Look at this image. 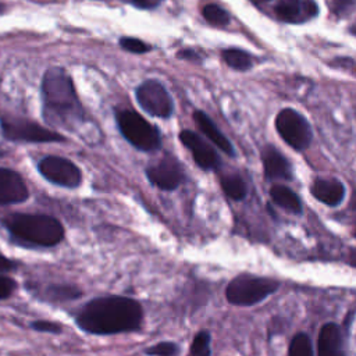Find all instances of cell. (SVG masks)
Returning <instances> with one entry per match:
<instances>
[{"label":"cell","instance_id":"obj_1","mask_svg":"<svg viewBox=\"0 0 356 356\" xmlns=\"http://www.w3.org/2000/svg\"><path fill=\"white\" fill-rule=\"evenodd\" d=\"M143 310L139 302L127 296H100L89 300L76 314L78 327L93 335H111L139 330Z\"/></svg>","mask_w":356,"mask_h":356},{"label":"cell","instance_id":"obj_2","mask_svg":"<svg viewBox=\"0 0 356 356\" xmlns=\"http://www.w3.org/2000/svg\"><path fill=\"white\" fill-rule=\"evenodd\" d=\"M42 114L57 128L75 129L83 121V108L70 75L58 67L49 68L42 81Z\"/></svg>","mask_w":356,"mask_h":356},{"label":"cell","instance_id":"obj_3","mask_svg":"<svg viewBox=\"0 0 356 356\" xmlns=\"http://www.w3.org/2000/svg\"><path fill=\"white\" fill-rule=\"evenodd\" d=\"M1 224L14 241L28 248H51L64 238L63 224L51 216L13 213Z\"/></svg>","mask_w":356,"mask_h":356},{"label":"cell","instance_id":"obj_4","mask_svg":"<svg viewBox=\"0 0 356 356\" xmlns=\"http://www.w3.org/2000/svg\"><path fill=\"white\" fill-rule=\"evenodd\" d=\"M280 282L266 277L241 274L235 277L225 288V298L229 303L238 306H252L274 293Z\"/></svg>","mask_w":356,"mask_h":356},{"label":"cell","instance_id":"obj_5","mask_svg":"<svg viewBox=\"0 0 356 356\" xmlns=\"http://www.w3.org/2000/svg\"><path fill=\"white\" fill-rule=\"evenodd\" d=\"M117 125L122 136L138 150L153 152L161 145L159 129L132 110L117 113Z\"/></svg>","mask_w":356,"mask_h":356},{"label":"cell","instance_id":"obj_6","mask_svg":"<svg viewBox=\"0 0 356 356\" xmlns=\"http://www.w3.org/2000/svg\"><path fill=\"white\" fill-rule=\"evenodd\" d=\"M275 128L280 136L295 150L309 147L313 132L307 120L293 108H284L275 117Z\"/></svg>","mask_w":356,"mask_h":356},{"label":"cell","instance_id":"obj_7","mask_svg":"<svg viewBox=\"0 0 356 356\" xmlns=\"http://www.w3.org/2000/svg\"><path fill=\"white\" fill-rule=\"evenodd\" d=\"M3 135L8 140L14 142H31V143H44V142H63L64 136L50 131L33 121L25 118H4L1 120Z\"/></svg>","mask_w":356,"mask_h":356},{"label":"cell","instance_id":"obj_8","mask_svg":"<svg viewBox=\"0 0 356 356\" xmlns=\"http://www.w3.org/2000/svg\"><path fill=\"white\" fill-rule=\"evenodd\" d=\"M135 96L142 110L153 117L168 118L174 111V103L170 93L164 85L157 81L149 79L140 83L136 88Z\"/></svg>","mask_w":356,"mask_h":356},{"label":"cell","instance_id":"obj_9","mask_svg":"<svg viewBox=\"0 0 356 356\" xmlns=\"http://www.w3.org/2000/svg\"><path fill=\"white\" fill-rule=\"evenodd\" d=\"M38 170L44 179L58 186L78 188L82 182L79 167L65 157L46 156L39 161Z\"/></svg>","mask_w":356,"mask_h":356},{"label":"cell","instance_id":"obj_10","mask_svg":"<svg viewBox=\"0 0 356 356\" xmlns=\"http://www.w3.org/2000/svg\"><path fill=\"white\" fill-rule=\"evenodd\" d=\"M146 177L154 186L163 191H172L184 182L185 170L174 156L165 154L147 165Z\"/></svg>","mask_w":356,"mask_h":356},{"label":"cell","instance_id":"obj_11","mask_svg":"<svg viewBox=\"0 0 356 356\" xmlns=\"http://www.w3.org/2000/svg\"><path fill=\"white\" fill-rule=\"evenodd\" d=\"M179 140L191 152L195 163L206 171L217 170L221 165V159L217 152L196 132L184 129L179 132Z\"/></svg>","mask_w":356,"mask_h":356},{"label":"cell","instance_id":"obj_12","mask_svg":"<svg viewBox=\"0 0 356 356\" xmlns=\"http://www.w3.org/2000/svg\"><path fill=\"white\" fill-rule=\"evenodd\" d=\"M274 13L284 22L303 24L318 14V7L314 0H278Z\"/></svg>","mask_w":356,"mask_h":356},{"label":"cell","instance_id":"obj_13","mask_svg":"<svg viewBox=\"0 0 356 356\" xmlns=\"http://www.w3.org/2000/svg\"><path fill=\"white\" fill-rule=\"evenodd\" d=\"M29 197L22 177L10 168L0 167V206L22 203Z\"/></svg>","mask_w":356,"mask_h":356},{"label":"cell","instance_id":"obj_14","mask_svg":"<svg viewBox=\"0 0 356 356\" xmlns=\"http://www.w3.org/2000/svg\"><path fill=\"white\" fill-rule=\"evenodd\" d=\"M264 175L270 181H291L292 165L289 160L274 146L267 145L261 150Z\"/></svg>","mask_w":356,"mask_h":356},{"label":"cell","instance_id":"obj_15","mask_svg":"<svg viewBox=\"0 0 356 356\" xmlns=\"http://www.w3.org/2000/svg\"><path fill=\"white\" fill-rule=\"evenodd\" d=\"M312 195L321 203L335 207L345 197V186L334 178H317L312 184Z\"/></svg>","mask_w":356,"mask_h":356},{"label":"cell","instance_id":"obj_16","mask_svg":"<svg viewBox=\"0 0 356 356\" xmlns=\"http://www.w3.org/2000/svg\"><path fill=\"white\" fill-rule=\"evenodd\" d=\"M317 356H343L339 327L327 323L321 327L317 339Z\"/></svg>","mask_w":356,"mask_h":356},{"label":"cell","instance_id":"obj_17","mask_svg":"<svg viewBox=\"0 0 356 356\" xmlns=\"http://www.w3.org/2000/svg\"><path fill=\"white\" fill-rule=\"evenodd\" d=\"M193 120L197 124L199 129L203 132V135L209 140H211L220 150H222L224 153H227L229 156L235 154L234 146L229 142V139L217 128V125L211 121V118L207 114L197 110L193 113Z\"/></svg>","mask_w":356,"mask_h":356},{"label":"cell","instance_id":"obj_18","mask_svg":"<svg viewBox=\"0 0 356 356\" xmlns=\"http://www.w3.org/2000/svg\"><path fill=\"white\" fill-rule=\"evenodd\" d=\"M270 197L271 200L280 206L281 209L292 213V214H300L302 213V202L299 196L288 186L275 184L270 188Z\"/></svg>","mask_w":356,"mask_h":356},{"label":"cell","instance_id":"obj_19","mask_svg":"<svg viewBox=\"0 0 356 356\" xmlns=\"http://www.w3.org/2000/svg\"><path fill=\"white\" fill-rule=\"evenodd\" d=\"M42 295V299L50 303H64L74 299H78L82 292L75 285L70 284H50L49 286L40 289L38 292Z\"/></svg>","mask_w":356,"mask_h":356},{"label":"cell","instance_id":"obj_20","mask_svg":"<svg viewBox=\"0 0 356 356\" xmlns=\"http://www.w3.org/2000/svg\"><path fill=\"white\" fill-rule=\"evenodd\" d=\"M220 184L224 193L234 200H242L248 193L246 182L238 172H228L221 175Z\"/></svg>","mask_w":356,"mask_h":356},{"label":"cell","instance_id":"obj_21","mask_svg":"<svg viewBox=\"0 0 356 356\" xmlns=\"http://www.w3.org/2000/svg\"><path fill=\"white\" fill-rule=\"evenodd\" d=\"M224 61L234 70L246 71L252 67V56L239 49H227L222 51Z\"/></svg>","mask_w":356,"mask_h":356},{"label":"cell","instance_id":"obj_22","mask_svg":"<svg viewBox=\"0 0 356 356\" xmlns=\"http://www.w3.org/2000/svg\"><path fill=\"white\" fill-rule=\"evenodd\" d=\"M288 356H313V346L310 338L303 332L296 334L291 341Z\"/></svg>","mask_w":356,"mask_h":356},{"label":"cell","instance_id":"obj_23","mask_svg":"<svg viewBox=\"0 0 356 356\" xmlns=\"http://www.w3.org/2000/svg\"><path fill=\"white\" fill-rule=\"evenodd\" d=\"M202 14L204 17L206 21H209L213 25H218V26H224L229 22V14L228 11H225L222 7L217 6V4H207L203 7Z\"/></svg>","mask_w":356,"mask_h":356},{"label":"cell","instance_id":"obj_24","mask_svg":"<svg viewBox=\"0 0 356 356\" xmlns=\"http://www.w3.org/2000/svg\"><path fill=\"white\" fill-rule=\"evenodd\" d=\"M188 356H210V334L200 331L193 337Z\"/></svg>","mask_w":356,"mask_h":356},{"label":"cell","instance_id":"obj_25","mask_svg":"<svg viewBox=\"0 0 356 356\" xmlns=\"http://www.w3.org/2000/svg\"><path fill=\"white\" fill-rule=\"evenodd\" d=\"M178 350L179 349L174 342H160L147 348L145 352L150 356H177Z\"/></svg>","mask_w":356,"mask_h":356},{"label":"cell","instance_id":"obj_26","mask_svg":"<svg viewBox=\"0 0 356 356\" xmlns=\"http://www.w3.org/2000/svg\"><path fill=\"white\" fill-rule=\"evenodd\" d=\"M331 10L339 18L348 17L356 7V0H331Z\"/></svg>","mask_w":356,"mask_h":356},{"label":"cell","instance_id":"obj_27","mask_svg":"<svg viewBox=\"0 0 356 356\" xmlns=\"http://www.w3.org/2000/svg\"><path fill=\"white\" fill-rule=\"evenodd\" d=\"M120 44L127 51L136 53V54H142V53H146V51L150 50V47L145 42H142L139 39H135V38H121Z\"/></svg>","mask_w":356,"mask_h":356},{"label":"cell","instance_id":"obj_28","mask_svg":"<svg viewBox=\"0 0 356 356\" xmlns=\"http://www.w3.org/2000/svg\"><path fill=\"white\" fill-rule=\"evenodd\" d=\"M31 328L39 332H49V334H60L61 325L58 323L47 321V320H36L31 323Z\"/></svg>","mask_w":356,"mask_h":356},{"label":"cell","instance_id":"obj_29","mask_svg":"<svg viewBox=\"0 0 356 356\" xmlns=\"http://www.w3.org/2000/svg\"><path fill=\"white\" fill-rule=\"evenodd\" d=\"M17 288V282L6 275H0V299L10 298Z\"/></svg>","mask_w":356,"mask_h":356},{"label":"cell","instance_id":"obj_30","mask_svg":"<svg viewBox=\"0 0 356 356\" xmlns=\"http://www.w3.org/2000/svg\"><path fill=\"white\" fill-rule=\"evenodd\" d=\"M163 0H131V3L142 10H150L157 7Z\"/></svg>","mask_w":356,"mask_h":356},{"label":"cell","instance_id":"obj_31","mask_svg":"<svg viewBox=\"0 0 356 356\" xmlns=\"http://www.w3.org/2000/svg\"><path fill=\"white\" fill-rule=\"evenodd\" d=\"M17 267L15 261L6 257L4 254L0 253V273H6V271H10V270H14Z\"/></svg>","mask_w":356,"mask_h":356},{"label":"cell","instance_id":"obj_32","mask_svg":"<svg viewBox=\"0 0 356 356\" xmlns=\"http://www.w3.org/2000/svg\"><path fill=\"white\" fill-rule=\"evenodd\" d=\"M178 57L179 58H186V60H197V54L195 53V51H192V50H181L179 53H178Z\"/></svg>","mask_w":356,"mask_h":356},{"label":"cell","instance_id":"obj_33","mask_svg":"<svg viewBox=\"0 0 356 356\" xmlns=\"http://www.w3.org/2000/svg\"><path fill=\"white\" fill-rule=\"evenodd\" d=\"M349 263L356 266V250H352L350 252V257H349Z\"/></svg>","mask_w":356,"mask_h":356},{"label":"cell","instance_id":"obj_34","mask_svg":"<svg viewBox=\"0 0 356 356\" xmlns=\"http://www.w3.org/2000/svg\"><path fill=\"white\" fill-rule=\"evenodd\" d=\"M250 1H253L254 4H261V3H268L271 0H250Z\"/></svg>","mask_w":356,"mask_h":356},{"label":"cell","instance_id":"obj_35","mask_svg":"<svg viewBox=\"0 0 356 356\" xmlns=\"http://www.w3.org/2000/svg\"><path fill=\"white\" fill-rule=\"evenodd\" d=\"M3 154H4V153H3V152H1V150H0V156H3Z\"/></svg>","mask_w":356,"mask_h":356},{"label":"cell","instance_id":"obj_36","mask_svg":"<svg viewBox=\"0 0 356 356\" xmlns=\"http://www.w3.org/2000/svg\"><path fill=\"white\" fill-rule=\"evenodd\" d=\"M355 235H356V231H355Z\"/></svg>","mask_w":356,"mask_h":356}]
</instances>
